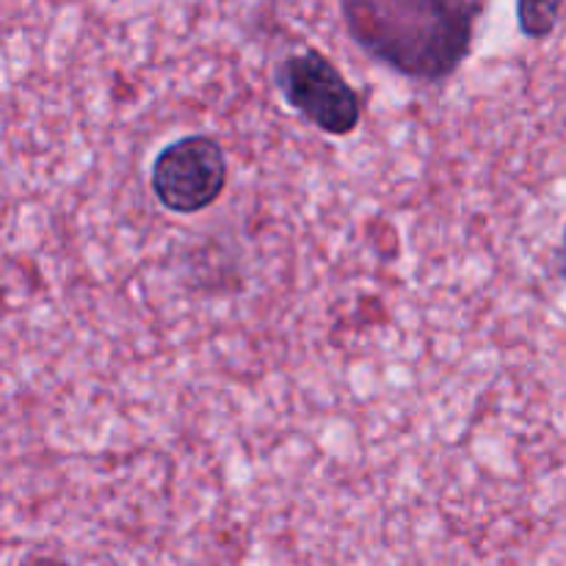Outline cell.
Masks as SVG:
<instances>
[{"mask_svg":"<svg viewBox=\"0 0 566 566\" xmlns=\"http://www.w3.org/2000/svg\"><path fill=\"white\" fill-rule=\"evenodd\" d=\"M348 36L363 53L409 81L442 83L473 53L484 3L359 0L340 6Z\"/></svg>","mask_w":566,"mask_h":566,"instance_id":"1","label":"cell"},{"mask_svg":"<svg viewBox=\"0 0 566 566\" xmlns=\"http://www.w3.org/2000/svg\"><path fill=\"white\" fill-rule=\"evenodd\" d=\"M274 83L287 108L326 136L346 138L363 125V97L321 50L307 48L280 59Z\"/></svg>","mask_w":566,"mask_h":566,"instance_id":"2","label":"cell"},{"mask_svg":"<svg viewBox=\"0 0 566 566\" xmlns=\"http://www.w3.org/2000/svg\"><path fill=\"white\" fill-rule=\"evenodd\" d=\"M230 177L227 153L213 136L191 133L175 138L155 155L149 188L160 208L177 216H197L221 199Z\"/></svg>","mask_w":566,"mask_h":566,"instance_id":"3","label":"cell"},{"mask_svg":"<svg viewBox=\"0 0 566 566\" xmlns=\"http://www.w3.org/2000/svg\"><path fill=\"white\" fill-rule=\"evenodd\" d=\"M562 3H517V28L525 39H547L562 17Z\"/></svg>","mask_w":566,"mask_h":566,"instance_id":"4","label":"cell"},{"mask_svg":"<svg viewBox=\"0 0 566 566\" xmlns=\"http://www.w3.org/2000/svg\"><path fill=\"white\" fill-rule=\"evenodd\" d=\"M562 276L566 280V227H564V241H562Z\"/></svg>","mask_w":566,"mask_h":566,"instance_id":"5","label":"cell"}]
</instances>
